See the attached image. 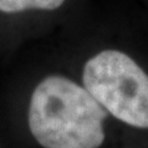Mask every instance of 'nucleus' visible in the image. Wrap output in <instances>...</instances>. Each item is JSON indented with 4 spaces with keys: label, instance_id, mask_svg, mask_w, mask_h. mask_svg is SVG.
Here are the masks:
<instances>
[{
    "label": "nucleus",
    "instance_id": "f257e3e1",
    "mask_svg": "<svg viewBox=\"0 0 148 148\" xmlns=\"http://www.w3.org/2000/svg\"><path fill=\"white\" fill-rule=\"evenodd\" d=\"M109 116L85 86L52 75L32 92L27 127L42 148H101Z\"/></svg>",
    "mask_w": 148,
    "mask_h": 148
},
{
    "label": "nucleus",
    "instance_id": "f03ea898",
    "mask_svg": "<svg viewBox=\"0 0 148 148\" xmlns=\"http://www.w3.org/2000/svg\"><path fill=\"white\" fill-rule=\"evenodd\" d=\"M82 84L119 124L148 137V73L133 57L102 51L86 63Z\"/></svg>",
    "mask_w": 148,
    "mask_h": 148
},
{
    "label": "nucleus",
    "instance_id": "7ed1b4c3",
    "mask_svg": "<svg viewBox=\"0 0 148 148\" xmlns=\"http://www.w3.org/2000/svg\"><path fill=\"white\" fill-rule=\"evenodd\" d=\"M65 0H0V11L5 13H16L30 9L55 10Z\"/></svg>",
    "mask_w": 148,
    "mask_h": 148
}]
</instances>
